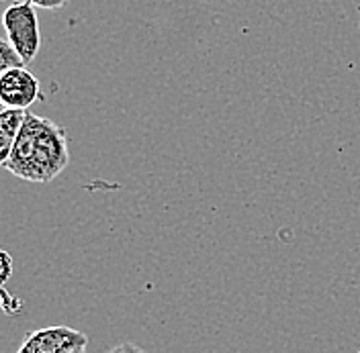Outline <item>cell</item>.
I'll list each match as a JSON object with an SVG mask.
<instances>
[{
    "label": "cell",
    "mask_w": 360,
    "mask_h": 353,
    "mask_svg": "<svg viewBox=\"0 0 360 353\" xmlns=\"http://www.w3.org/2000/svg\"><path fill=\"white\" fill-rule=\"evenodd\" d=\"M70 164L66 131L53 121L27 112L6 170L27 182H51Z\"/></svg>",
    "instance_id": "6da1fadb"
},
{
    "label": "cell",
    "mask_w": 360,
    "mask_h": 353,
    "mask_svg": "<svg viewBox=\"0 0 360 353\" xmlns=\"http://www.w3.org/2000/svg\"><path fill=\"white\" fill-rule=\"evenodd\" d=\"M2 25L8 35V41L21 55L25 66L31 64L37 58L39 47H41L39 19H37L35 6L27 0L13 2L2 15Z\"/></svg>",
    "instance_id": "7a4b0ae2"
},
{
    "label": "cell",
    "mask_w": 360,
    "mask_h": 353,
    "mask_svg": "<svg viewBox=\"0 0 360 353\" xmlns=\"http://www.w3.org/2000/svg\"><path fill=\"white\" fill-rule=\"evenodd\" d=\"M89 337L66 325L45 327L25 335L17 353H68L74 349H86Z\"/></svg>",
    "instance_id": "3957f363"
},
{
    "label": "cell",
    "mask_w": 360,
    "mask_h": 353,
    "mask_svg": "<svg viewBox=\"0 0 360 353\" xmlns=\"http://www.w3.org/2000/svg\"><path fill=\"white\" fill-rule=\"evenodd\" d=\"M41 98L39 78L25 66L11 67L0 76V102L4 109L27 111Z\"/></svg>",
    "instance_id": "277c9868"
},
{
    "label": "cell",
    "mask_w": 360,
    "mask_h": 353,
    "mask_svg": "<svg viewBox=\"0 0 360 353\" xmlns=\"http://www.w3.org/2000/svg\"><path fill=\"white\" fill-rule=\"evenodd\" d=\"M27 111L19 109H2L0 111V168H6V161L13 154L17 137L22 127Z\"/></svg>",
    "instance_id": "5b68a950"
},
{
    "label": "cell",
    "mask_w": 360,
    "mask_h": 353,
    "mask_svg": "<svg viewBox=\"0 0 360 353\" xmlns=\"http://www.w3.org/2000/svg\"><path fill=\"white\" fill-rule=\"evenodd\" d=\"M19 66H25L21 55L17 53V49L11 45L8 39H2V37H0V76H2L4 72H8L11 67Z\"/></svg>",
    "instance_id": "8992f818"
},
{
    "label": "cell",
    "mask_w": 360,
    "mask_h": 353,
    "mask_svg": "<svg viewBox=\"0 0 360 353\" xmlns=\"http://www.w3.org/2000/svg\"><path fill=\"white\" fill-rule=\"evenodd\" d=\"M13 272V262H11V255L6 251L0 249V284L6 282V278L11 276Z\"/></svg>",
    "instance_id": "52a82bcc"
},
{
    "label": "cell",
    "mask_w": 360,
    "mask_h": 353,
    "mask_svg": "<svg viewBox=\"0 0 360 353\" xmlns=\"http://www.w3.org/2000/svg\"><path fill=\"white\" fill-rule=\"evenodd\" d=\"M31 2L35 8H47V11H56V8H62L66 6L70 0H27Z\"/></svg>",
    "instance_id": "ba28073f"
},
{
    "label": "cell",
    "mask_w": 360,
    "mask_h": 353,
    "mask_svg": "<svg viewBox=\"0 0 360 353\" xmlns=\"http://www.w3.org/2000/svg\"><path fill=\"white\" fill-rule=\"evenodd\" d=\"M109 353H146L139 345H135L131 341H125V343H119L117 347H112Z\"/></svg>",
    "instance_id": "9c48e42d"
},
{
    "label": "cell",
    "mask_w": 360,
    "mask_h": 353,
    "mask_svg": "<svg viewBox=\"0 0 360 353\" xmlns=\"http://www.w3.org/2000/svg\"><path fill=\"white\" fill-rule=\"evenodd\" d=\"M68 353H86V349H74V352H68Z\"/></svg>",
    "instance_id": "30bf717a"
},
{
    "label": "cell",
    "mask_w": 360,
    "mask_h": 353,
    "mask_svg": "<svg viewBox=\"0 0 360 353\" xmlns=\"http://www.w3.org/2000/svg\"><path fill=\"white\" fill-rule=\"evenodd\" d=\"M2 109H4V107H2V102H0V111H2Z\"/></svg>",
    "instance_id": "8fae6325"
},
{
    "label": "cell",
    "mask_w": 360,
    "mask_h": 353,
    "mask_svg": "<svg viewBox=\"0 0 360 353\" xmlns=\"http://www.w3.org/2000/svg\"><path fill=\"white\" fill-rule=\"evenodd\" d=\"M359 353H360V352H359Z\"/></svg>",
    "instance_id": "7c38bea8"
}]
</instances>
